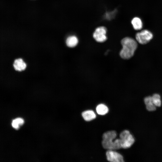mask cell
<instances>
[{
    "instance_id": "5",
    "label": "cell",
    "mask_w": 162,
    "mask_h": 162,
    "mask_svg": "<svg viewBox=\"0 0 162 162\" xmlns=\"http://www.w3.org/2000/svg\"><path fill=\"white\" fill-rule=\"evenodd\" d=\"M107 29L104 26H100L97 28L94 32L93 36L97 42L102 43L107 39Z\"/></svg>"
},
{
    "instance_id": "12",
    "label": "cell",
    "mask_w": 162,
    "mask_h": 162,
    "mask_svg": "<svg viewBox=\"0 0 162 162\" xmlns=\"http://www.w3.org/2000/svg\"><path fill=\"white\" fill-rule=\"evenodd\" d=\"M96 110L98 114L103 115L106 114L108 112L109 109L105 105L100 104L97 106Z\"/></svg>"
},
{
    "instance_id": "1",
    "label": "cell",
    "mask_w": 162,
    "mask_h": 162,
    "mask_svg": "<svg viewBox=\"0 0 162 162\" xmlns=\"http://www.w3.org/2000/svg\"><path fill=\"white\" fill-rule=\"evenodd\" d=\"M122 48L119 54L124 59H129L134 55L137 47V42L133 38L126 37L122 39L121 41Z\"/></svg>"
},
{
    "instance_id": "9",
    "label": "cell",
    "mask_w": 162,
    "mask_h": 162,
    "mask_svg": "<svg viewBox=\"0 0 162 162\" xmlns=\"http://www.w3.org/2000/svg\"><path fill=\"white\" fill-rule=\"evenodd\" d=\"M133 28L135 30H141L143 27V23L140 18L138 17L133 18L131 21Z\"/></svg>"
},
{
    "instance_id": "14",
    "label": "cell",
    "mask_w": 162,
    "mask_h": 162,
    "mask_svg": "<svg viewBox=\"0 0 162 162\" xmlns=\"http://www.w3.org/2000/svg\"><path fill=\"white\" fill-rule=\"evenodd\" d=\"M153 102L156 107H160L161 105V101L160 95L157 93L154 94L152 96Z\"/></svg>"
},
{
    "instance_id": "13",
    "label": "cell",
    "mask_w": 162,
    "mask_h": 162,
    "mask_svg": "<svg viewBox=\"0 0 162 162\" xmlns=\"http://www.w3.org/2000/svg\"><path fill=\"white\" fill-rule=\"evenodd\" d=\"M24 123V120L20 118H18L13 120L12 123V127L16 129H18L20 126Z\"/></svg>"
},
{
    "instance_id": "10",
    "label": "cell",
    "mask_w": 162,
    "mask_h": 162,
    "mask_svg": "<svg viewBox=\"0 0 162 162\" xmlns=\"http://www.w3.org/2000/svg\"><path fill=\"white\" fill-rule=\"evenodd\" d=\"M82 117L86 121H89L95 118L96 115L94 112L92 110H87L82 112Z\"/></svg>"
},
{
    "instance_id": "4",
    "label": "cell",
    "mask_w": 162,
    "mask_h": 162,
    "mask_svg": "<svg viewBox=\"0 0 162 162\" xmlns=\"http://www.w3.org/2000/svg\"><path fill=\"white\" fill-rule=\"evenodd\" d=\"M153 34L150 31L147 29L142 30L136 33V40L141 44H145L149 42L153 38Z\"/></svg>"
},
{
    "instance_id": "2",
    "label": "cell",
    "mask_w": 162,
    "mask_h": 162,
    "mask_svg": "<svg viewBox=\"0 0 162 162\" xmlns=\"http://www.w3.org/2000/svg\"><path fill=\"white\" fill-rule=\"evenodd\" d=\"M116 136V132L114 130L109 131L104 133L102 142L103 147L107 150H112L121 148L120 139H117L113 141Z\"/></svg>"
},
{
    "instance_id": "6",
    "label": "cell",
    "mask_w": 162,
    "mask_h": 162,
    "mask_svg": "<svg viewBox=\"0 0 162 162\" xmlns=\"http://www.w3.org/2000/svg\"><path fill=\"white\" fill-rule=\"evenodd\" d=\"M107 160L111 162H124L122 156L120 153L112 150H108L106 152Z\"/></svg>"
},
{
    "instance_id": "11",
    "label": "cell",
    "mask_w": 162,
    "mask_h": 162,
    "mask_svg": "<svg viewBox=\"0 0 162 162\" xmlns=\"http://www.w3.org/2000/svg\"><path fill=\"white\" fill-rule=\"evenodd\" d=\"M78 40L75 36H71L68 37L66 40L67 46L70 47L75 46L78 44Z\"/></svg>"
},
{
    "instance_id": "3",
    "label": "cell",
    "mask_w": 162,
    "mask_h": 162,
    "mask_svg": "<svg viewBox=\"0 0 162 162\" xmlns=\"http://www.w3.org/2000/svg\"><path fill=\"white\" fill-rule=\"evenodd\" d=\"M122 148L126 149L130 147L134 144L135 140L129 131L124 130L119 135Z\"/></svg>"
},
{
    "instance_id": "8",
    "label": "cell",
    "mask_w": 162,
    "mask_h": 162,
    "mask_svg": "<svg viewBox=\"0 0 162 162\" xmlns=\"http://www.w3.org/2000/svg\"><path fill=\"white\" fill-rule=\"evenodd\" d=\"M144 100L146 108L148 110L152 111L156 110V107L153 102L151 96H148L145 97Z\"/></svg>"
},
{
    "instance_id": "7",
    "label": "cell",
    "mask_w": 162,
    "mask_h": 162,
    "mask_svg": "<svg viewBox=\"0 0 162 162\" xmlns=\"http://www.w3.org/2000/svg\"><path fill=\"white\" fill-rule=\"evenodd\" d=\"M13 66L16 70L21 71L26 69V64L22 59L18 58L14 60L13 63Z\"/></svg>"
}]
</instances>
